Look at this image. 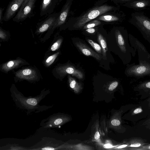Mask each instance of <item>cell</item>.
Here are the masks:
<instances>
[{"mask_svg":"<svg viewBox=\"0 0 150 150\" xmlns=\"http://www.w3.org/2000/svg\"><path fill=\"white\" fill-rule=\"evenodd\" d=\"M11 96L16 106L25 110L28 115L32 112L39 113L51 108L52 106L40 105L39 103L50 92L49 91H42L40 94L35 96L25 97L16 89H11Z\"/></svg>","mask_w":150,"mask_h":150,"instance_id":"cell-1","label":"cell"},{"mask_svg":"<svg viewBox=\"0 0 150 150\" xmlns=\"http://www.w3.org/2000/svg\"><path fill=\"white\" fill-rule=\"evenodd\" d=\"M139 63H135L127 64L125 74L128 77L140 79L146 76H150V59L139 61Z\"/></svg>","mask_w":150,"mask_h":150,"instance_id":"cell-2","label":"cell"},{"mask_svg":"<svg viewBox=\"0 0 150 150\" xmlns=\"http://www.w3.org/2000/svg\"><path fill=\"white\" fill-rule=\"evenodd\" d=\"M112 8V6L107 5H103L94 8L79 17L74 25L73 27L76 28H81L88 22L111 10Z\"/></svg>","mask_w":150,"mask_h":150,"instance_id":"cell-3","label":"cell"},{"mask_svg":"<svg viewBox=\"0 0 150 150\" xmlns=\"http://www.w3.org/2000/svg\"><path fill=\"white\" fill-rule=\"evenodd\" d=\"M134 25L142 34L143 38L150 44V20L142 15L135 16Z\"/></svg>","mask_w":150,"mask_h":150,"instance_id":"cell-4","label":"cell"},{"mask_svg":"<svg viewBox=\"0 0 150 150\" xmlns=\"http://www.w3.org/2000/svg\"><path fill=\"white\" fill-rule=\"evenodd\" d=\"M128 36L131 46L136 52L137 51L139 61L150 59V53L144 45L132 35L129 34Z\"/></svg>","mask_w":150,"mask_h":150,"instance_id":"cell-5","label":"cell"},{"mask_svg":"<svg viewBox=\"0 0 150 150\" xmlns=\"http://www.w3.org/2000/svg\"><path fill=\"white\" fill-rule=\"evenodd\" d=\"M36 0H24L13 21L20 22L25 20L30 14L34 7Z\"/></svg>","mask_w":150,"mask_h":150,"instance_id":"cell-6","label":"cell"},{"mask_svg":"<svg viewBox=\"0 0 150 150\" xmlns=\"http://www.w3.org/2000/svg\"><path fill=\"white\" fill-rule=\"evenodd\" d=\"M24 0H13L9 4L3 17L5 21L10 20L20 8Z\"/></svg>","mask_w":150,"mask_h":150,"instance_id":"cell-7","label":"cell"},{"mask_svg":"<svg viewBox=\"0 0 150 150\" xmlns=\"http://www.w3.org/2000/svg\"><path fill=\"white\" fill-rule=\"evenodd\" d=\"M58 70L59 72L61 74H71L79 79H82L83 77V73L72 66H64L60 67Z\"/></svg>","mask_w":150,"mask_h":150,"instance_id":"cell-8","label":"cell"},{"mask_svg":"<svg viewBox=\"0 0 150 150\" xmlns=\"http://www.w3.org/2000/svg\"><path fill=\"white\" fill-rule=\"evenodd\" d=\"M75 45L81 52L86 56H91L97 60H101V57L100 56L85 44L79 41L76 42Z\"/></svg>","mask_w":150,"mask_h":150,"instance_id":"cell-9","label":"cell"},{"mask_svg":"<svg viewBox=\"0 0 150 150\" xmlns=\"http://www.w3.org/2000/svg\"><path fill=\"white\" fill-rule=\"evenodd\" d=\"M146 141L141 138L135 137L130 138L127 141L126 143V147L130 148L129 149L131 150H134V149L146 145L147 143Z\"/></svg>","mask_w":150,"mask_h":150,"instance_id":"cell-10","label":"cell"},{"mask_svg":"<svg viewBox=\"0 0 150 150\" xmlns=\"http://www.w3.org/2000/svg\"><path fill=\"white\" fill-rule=\"evenodd\" d=\"M16 75L18 78L28 80H33L35 78L36 73L34 70L31 69H25L17 71Z\"/></svg>","mask_w":150,"mask_h":150,"instance_id":"cell-11","label":"cell"},{"mask_svg":"<svg viewBox=\"0 0 150 150\" xmlns=\"http://www.w3.org/2000/svg\"><path fill=\"white\" fill-rule=\"evenodd\" d=\"M66 4L59 16L57 18L53 25V28L60 26L65 22L69 9V6Z\"/></svg>","mask_w":150,"mask_h":150,"instance_id":"cell-12","label":"cell"},{"mask_svg":"<svg viewBox=\"0 0 150 150\" xmlns=\"http://www.w3.org/2000/svg\"><path fill=\"white\" fill-rule=\"evenodd\" d=\"M57 18L55 16H51L48 18L39 28L38 31L42 33L47 30L50 27L53 25Z\"/></svg>","mask_w":150,"mask_h":150,"instance_id":"cell-13","label":"cell"},{"mask_svg":"<svg viewBox=\"0 0 150 150\" xmlns=\"http://www.w3.org/2000/svg\"><path fill=\"white\" fill-rule=\"evenodd\" d=\"M23 63V62L20 59L11 61L4 64L2 67V69L5 71H8L18 67Z\"/></svg>","mask_w":150,"mask_h":150,"instance_id":"cell-14","label":"cell"},{"mask_svg":"<svg viewBox=\"0 0 150 150\" xmlns=\"http://www.w3.org/2000/svg\"><path fill=\"white\" fill-rule=\"evenodd\" d=\"M134 89L136 91L150 93V80L140 83L134 88Z\"/></svg>","mask_w":150,"mask_h":150,"instance_id":"cell-15","label":"cell"},{"mask_svg":"<svg viewBox=\"0 0 150 150\" xmlns=\"http://www.w3.org/2000/svg\"><path fill=\"white\" fill-rule=\"evenodd\" d=\"M98 40L102 48V54L103 59H106V52L108 51L107 45L104 38L100 34L98 35Z\"/></svg>","mask_w":150,"mask_h":150,"instance_id":"cell-16","label":"cell"},{"mask_svg":"<svg viewBox=\"0 0 150 150\" xmlns=\"http://www.w3.org/2000/svg\"><path fill=\"white\" fill-rule=\"evenodd\" d=\"M119 19L117 17L111 15H103L98 18V20L107 22L117 21Z\"/></svg>","mask_w":150,"mask_h":150,"instance_id":"cell-17","label":"cell"},{"mask_svg":"<svg viewBox=\"0 0 150 150\" xmlns=\"http://www.w3.org/2000/svg\"><path fill=\"white\" fill-rule=\"evenodd\" d=\"M87 41L93 49L97 52L102 54V49L101 47L98 44L90 39H87Z\"/></svg>","mask_w":150,"mask_h":150,"instance_id":"cell-18","label":"cell"},{"mask_svg":"<svg viewBox=\"0 0 150 150\" xmlns=\"http://www.w3.org/2000/svg\"><path fill=\"white\" fill-rule=\"evenodd\" d=\"M68 79L70 87L72 89H77L80 87L79 84L76 80L70 76H68Z\"/></svg>","mask_w":150,"mask_h":150,"instance_id":"cell-19","label":"cell"},{"mask_svg":"<svg viewBox=\"0 0 150 150\" xmlns=\"http://www.w3.org/2000/svg\"><path fill=\"white\" fill-rule=\"evenodd\" d=\"M52 0H43L41 6V13L43 15L44 12L47 10Z\"/></svg>","mask_w":150,"mask_h":150,"instance_id":"cell-20","label":"cell"},{"mask_svg":"<svg viewBox=\"0 0 150 150\" xmlns=\"http://www.w3.org/2000/svg\"><path fill=\"white\" fill-rule=\"evenodd\" d=\"M148 4V2L145 1H134L131 4L132 6L138 8L144 7L147 5Z\"/></svg>","mask_w":150,"mask_h":150,"instance_id":"cell-21","label":"cell"},{"mask_svg":"<svg viewBox=\"0 0 150 150\" xmlns=\"http://www.w3.org/2000/svg\"><path fill=\"white\" fill-rule=\"evenodd\" d=\"M101 23L100 21L97 20H95L83 26V28L86 29L89 28H93L100 25Z\"/></svg>","mask_w":150,"mask_h":150,"instance_id":"cell-22","label":"cell"},{"mask_svg":"<svg viewBox=\"0 0 150 150\" xmlns=\"http://www.w3.org/2000/svg\"><path fill=\"white\" fill-rule=\"evenodd\" d=\"M59 54V52H58L49 57L46 61L47 65L49 66L51 64L54 62Z\"/></svg>","mask_w":150,"mask_h":150,"instance_id":"cell-23","label":"cell"},{"mask_svg":"<svg viewBox=\"0 0 150 150\" xmlns=\"http://www.w3.org/2000/svg\"><path fill=\"white\" fill-rule=\"evenodd\" d=\"M62 41V40L60 39L54 43L51 47V50L54 51L58 49L60 46Z\"/></svg>","mask_w":150,"mask_h":150,"instance_id":"cell-24","label":"cell"},{"mask_svg":"<svg viewBox=\"0 0 150 150\" xmlns=\"http://www.w3.org/2000/svg\"><path fill=\"white\" fill-rule=\"evenodd\" d=\"M118 82L117 81H115L112 83L109 86L108 89L109 91H112L115 89L118 86Z\"/></svg>","mask_w":150,"mask_h":150,"instance_id":"cell-25","label":"cell"},{"mask_svg":"<svg viewBox=\"0 0 150 150\" xmlns=\"http://www.w3.org/2000/svg\"><path fill=\"white\" fill-rule=\"evenodd\" d=\"M143 110L141 107L136 108L133 110L132 113V115H134L142 112Z\"/></svg>","mask_w":150,"mask_h":150,"instance_id":"cell-26","label":"cell"},{"mask_svg":"<svg viewBox=\"0 0 150 150\" xmlns=\"http://www.w3.org/2000/svg\"><path fill=\"white\" fill-rule=\"evenodd\" d=\"M150 150V144L146 145H145L141 147L136 148L134 150Z\"/></svg>","mask_w":150,"mask_h":150,"instance_id":"cell-27","label":"cell"},{"mask_svg":"<svg viewBox=\"0 0 150 150\" xmlns=\"http://www.w3.org/2000/svg\"><path fill=\"white\" fill-rule=\"evenodd\" d=\"M143 125L146 129H150V118L145 121Z\"/></svg>","mask_w":150,"mask_h":150,"instance_id":"cell-28","label":"cell"},{"mask_svg":"<svg viewBox=\"0 0 150 150\" xmlns=\"http://www.w3.org/2000/svg\"><path fill=\"white\" fill-rule=\"evenodd\" d=\"M112 125L115 126H117L120 124V120L117 119L113 120L111 122Z\"/></svg>","mask_w":150,"mask_h":150,"instance_id":"cell-29","label":"cell"},{"mask_svg":"<svg viewBox=\"0 0 150 150\" xmlns=\"http://www.w3.org/2000/svg\"><path fill=\"white\" fill-rule=\"evenodd\" d=\"M86 31L89 33H93L95 32L96 30L94 28H91L86 29Z\"/></svg>","mask_w":150,"mask_h":150,"instance_id":"cell-30","label":"cell"},{"mask_svg":"<svg viewBox=\"0 0 150 150\" xmlns=\"http://www.w3.org/2000/svg\"><path fill=\"white\" fill-rule=\"evenodd\" d=\"M0 38H1L4 39L6 37L5 33L1 29L0 31Z\"/></svg>","mask_w":150,"mask_h":150,"instance_id":"cell-31","label":"cell"},{"mask_svg":"<svg viewBox=\"0 0 150 150\" xmlns=\"http://www.w3.org/2000/svg\"><path fill=\"white\" fill-rule=\"evenodd\" d=\"M100 137V134L98 132H96L94 135V138L96 139L97 140Z\"/></svg>","mask_w":150,"mask_h":150,"instance_id":"cell-32","label":"cell"},{"mask_svg":"<svg viewBox=\"0 0 150 150\" xmlns=\"http://www.w3.org/2000/svg\"><path fill=\"white\" fill-rule=\"evenodd\" d=\"M103 146L105 148H112V146L111 144H108L104 145Z\"/></svg>","mask_w":150,"mask_h":150,"instance_id":"cell-33","label":"cell"},{"mask_svg":"<svg viewBox=\"0 0 150 150\" xmlns=\"http://www.w3.org/2000/svg\"><path fill=\"white\" fill-rule=\"evenodd\" d=\"M4 10L3 9H2V8H1L0 9V22H1V21L2 19V13L3 11Z\"/></svg>","mask_w":150,"mask_h":150,"instance_id":"cell-34","label":"cell"},{"mask_svg":"<svg viewBox=\"0 0 150 150\" xmlns=\"http://www.w3.org/2000/svg\"><path fill=\"white\" fill-rule=\"evenodd\" d=\"M126 147V145L125 144L121 145L117 147V148H122Z\"/></svg>","mask_w":150,"mask_h":150,"instance_id":"cell-35","label":"cell"},{"mask_svg":"<svg viewBox=\"0 0 150 150\" xmlns=\"http://www.w3.org/2000/svg\"><path fill=\"white\" fill-rule=\"evenodd\" d=\"M148 101L149 102V106H150V98L148 100Z\"/></svg>","mask_w":150,"mask_h":150,"instance_id":"cell-36","label":"cell"},{"mask_svg":"<svg viewBox=\"0 0 150 150\" xmlns=\"http://www.w3.org/2000/svg\"><path fill=\"white\" fill-rule=\"evenodd\" d=\"M121 0L126 1V0Z\"/></svg>","mask_w":150,"mask_h":150,"instance_id":"cell-37","label":"cell"},{"mask_svg":"<svg viewBox=\"0 0 150 150\" xmlns=\"http://www.w3.org/2000/svg\"><path fill=\"white\" fill-rule=\"evenodd\" d=\"M149 108H150V106H149Z\"/></svg>","mask_w":150,"mask_h":150,"instance_id":"cell-38","label":"cell"}]
</instances>
